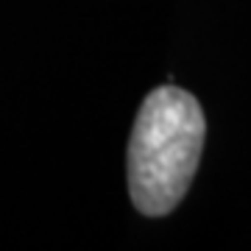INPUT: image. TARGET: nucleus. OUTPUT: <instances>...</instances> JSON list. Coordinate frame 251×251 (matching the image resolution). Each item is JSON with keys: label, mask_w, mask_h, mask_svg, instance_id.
Returning a JSON list of instances; mask_svg holds the SVG:
<instances>
[{"label": "nucleus", "mask_w": 251, "mask_h": 251, "mask_svg": "<svg viewBox=\"0 0 251 251\" xmlns=\"http://www.w3.org/2000/svg\"><path fill=\"white\" fill-rule=\"evenodd\" d=\"M206 117L196 95L171 81L148 92L128 140V198L145 218H165L196 179Z\"/></svg>", "instance_id": "f257e3e1"}]
</instances>
